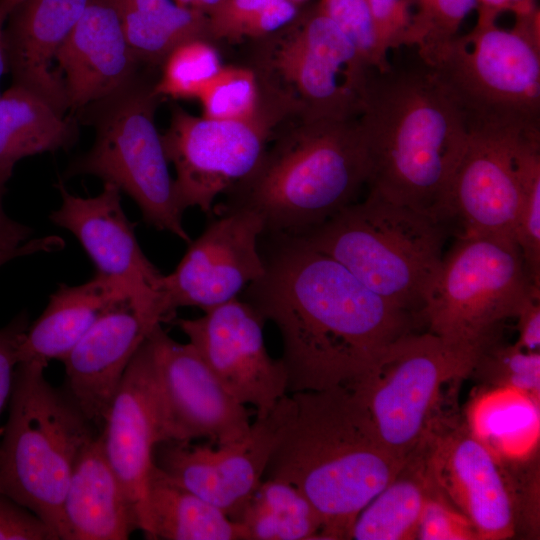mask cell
Listing matches in <instances>:
<instances>
[{"mask_svg": "<svg viewBox=\"0 0 540 540\" xmlns=\"http://www.w3.org/2000/svg\"><path fill=\"white\" fill-rule=\"evenodd\" d=\"M267 238L264 274L242 293L278 328L288 393L350 387L417 318L293 236Z\"/></svg>", "mask_w": 540, "mask_h": 540, "instance_id": "1", "label": "cell"}, {"mask_svg": "<svg viewBox=\"0 0 540 540\" xmlns=\"http://www.w3.org/2000/svg\"><path fill=\"white\" fill-rule=\"evenodd\" d=\"M358 121L368 159L367 188L447 222L448 189L469 127L433 71L423 63L371 69Z\"/></svg>", "mask_w": 540, "mask_h": 540, "instance_id": "2", "label": "cell"}, {"mask_svg": "<svg viewBox=\"0 0 540 540\" xmlns=\"http://www.w3.org/2000/svg\"><path fill=\"white\" fill-rule=\"evenodd\" d=\"M295 413L263 479L294 485L319 513L320 539H350L361 510L398 474L406 459L380 441L349 387L291 394Z\"/></svg>", "mask_w": 540, "mask_h": 540, "instance_id": "3", "label": "cell"}, {"mask_svg": "<svg viewBox=\"0 0 540 540\" xmlns=\"http://www.w3.org/2000/svg\"><path fill=\"white\" fill-rule=\"evenodd\" d=\"M368 174L358 117L290 116L255 170L214 209H249L262 218L263 234L299 236L357 201Z\"/></svg>", "mask_w": 540, "mask_h": 540, "instance_id": "4", "label": "cell"}, {"mask_svg": "<svg viewBox=\"0 0 540 540\" xmlns=\"http://www.w3.org/2000/svg\"><path fill=\"white\" fill-rule=\"evenodd\" d=\"M293 237L418 319L442 263L446 229L444 221L368 189L363 200Z\"/></svg>", "mask_w": 540, "mask_h": 540, "instance_id": "5", "label": "cell"}, {"mask_svg": "<svg viewBox=\"0 0 540 540\" xmlns=\"http://www.w3.org/2000/svg\"><path fill=\"white\" fill-rule=\"evenodd\" d=\"M47 366L19 363L0 436V494L26 507L59 537L61 510L75 463L97 436Z\"/></svg>", "mask_w": 540, "mask_h": 540, "instance_id": "6", "label": "cell"}, {"mask_svg": "<svg viewBox=\"0 0 540 540\" xmlns=\"http://www.w3.org/2000/svg\"><path fill=\"white\" fill-rule=\"evenodd\" d=\"M507 30L477 18L429 68L463 111L468 126L540 133V12L515 16ZM428 67V66H427Z\"/></svg>", "mask_w": 540, "mask_h": 540, "instance_id": "7", "label": "cell"}, {"mask_svg": "<svg viewBox=\"0 0 540 540\" xmlns=\"http://www.w3.org/2000/svg\"><path fill=\"white\" fill-rule=\"evenodd\" d=\"M256 41L263 101L285 117H359L373 68L318 3Z\"/></svg>", "mask_w": 540, "mask_h": 540, "instance_id": "8", "label": "cell"}, {"mask_svg": "<svg viewBox=\"0 0 540 540\" xmlns=\"http://www.w3.org/2000/svg\"><path fill=\"white\" fill-rule=\"evenodd\" d=\"M154 86V85H153ZM136 76L114 95L94 104L95 141L66 175H93L126 193L144 221L189 243L162 136L155 124L159 97Z\"/></svg>", "mask_w": 540, "mask_h": 540, "instance_id": "9", "label": "cell"}, {"mask_svg": "<svg viewBox=\"0 0 540 540\" xmlns=\"http://www.w3.org/2000/svg\"><path fill=\"white\" fill-rule=\"evenodd\" d=\"M532 284L515 239L459 234L443 255L422 318L436 335L483 346L515 318Z\"/></svg>", "mask_w": 540, "mask_h": 540, "instance_id": "10", "label": "cell"}, {"mask_svg": "<svg viewBox=\"0 0 540 540\" xmlns=\"http://www.w3.org/2000/svg\"><path fill=\"white\" fill-rule=\"evenodd\" d=\"M481 348L430 331H411L389 344L371 370L349 387L389 451L407 459L416 449L432 428L441 387L472 373Z\"/></svg>", "mask_w": 540, "mask_h": 540, "instance_id": "11", "label": "cell"}, {"mask_svg": "<svg viewBox=\"0 0 540 540\" xmlns=\"http://www.w3.org/2000/svg\"><path fill=\"white\" fill-rule=\"evenodd\" d=\"M251 120H218L173 106L161 134L172 163L178 200L184 211L198 208L209 217L216 199L247 178L259 164L275 128L284 118L265 104Z\"/></svg>", "mask_w": 540, "mask_h": 540, "instance_id": "12", "label": "cell"}, {"mask_svg": "<svg viewBox=\"0 0 540 540\" xmlns=\"http://www.w3.org/2000/svg\"><path fill=\"white\" fill-rule=\"evenodd\" d=\"M212 219L174 271L163 275L159 309L162 321L180 307L204 312L238 298L265 271L260 251L264 222L245 208L214 209Z\"/></svg>", "mask_w": 540, "mask_h": 540, "instance_id": "13", "label": "cell"}, {"mask_svg": "<svg viewBox=\"0 0 540 540\" xmlns=\"http://www.w3.org/2000/svg\"><path fill=\"white\" fill-rule=\"evenodd\" d=\"M295 400L285 395L265 417H256L242 439L211 443H159L153 462L177 483L237 522L261 484L268 462L295 413Z\"/></svg>", "mask_w": 540, "mask_h": 540, "instance_id": "14", "label": "cell"}, {"mask_svg": "<svg viewBox=\"0 0 540 540\" xmlns=\"http://www.w3.org/2000/svg\"><path fill=\"white\" fill-rule=\"evenodd\" d=\"M266 321L239 298L211 308L193 319H176L203 361L241 404L265 417L288 393L282 359L272 358L265 345Z\"/></svg>", "mask_w": 540, "mask_h": 540, "instance_id": "15", "label": "cell"}, {"mask_svg": "<svg viewBox=\"0 0 540 540\" xmlns=\"http://www.w3.org/2000/svg\"><path fill=\"white\" fill-rule=\"evenodd\" d=\"M164 414L166 441L206 438L221 446L244 438L251 423L245 405L220 383L188 342L172 339L161 324L148 334Z\"/></svg>", "mask_w": 540, "mask_h": 540, "instance_id": "16", "label": "cell"}, {"mask_svg": "<svg viewBox=\"0 0 540 540\" xmlns=\"http://www.w3.org/2000/svg\"><path fill=\"white\" fill-rule=\"evenodd\" d=\"M462 157L447 194V214L459 234L501 235L513 239L521 200L519 154L540 133L503 126H468Z\"/></svg>", "mask_w": 540, "mask_h": 540, "instance_id": "17", "label": "cell"}, {"mask_svg": "<svg viewBox=\"0 0 540 540\" xmlns=\"http://www.w3.org/2000/svg\"><path fill=\"white\" fill-rule=\"evenodd\" d=\"M56 187L61 205L50 214L52 223L75 236L93 262L95 274L120 285L145 316L161 324L163 274L138 244L121 205V191L104 183L98 195L85 198L70 193L61 182Z\"/></svg>", "mask_w": 540, "mask_h": 540, "instance_id": "18", "label": "cell"}, {"mask_svg": "<svg viewBox=\"0 0 540 540\" xmlns=\"http://www.w3.org/2000/svg\"><path fill=\"white\" fill-rule=\"evenodd\" d=\"M437 489L471 523L478 539L502 540L515 530L514 508L496 456L468 428L424 438Z\"/></svg>", "mask_w": 540, "mask_h": 540, "instance_id": "19", "label": "cell"}, {"mask_svg": "<svg viewBox=\"0 0 540 540\" xmlns=\"http://www.w3.org/2000/svg\"><path fill=\"white\" fill-rule=\"evenodd\" d=\"M105 456L139 522L155 447L166 441L164 414L148 337L128 365L103 421Z\"/></svg>", "mask_w": 540, "mask_h": 540, "instance_id": "20", "label": "cell"}, {"mask_svg": "<svg viewBox=\"0 0 540 540\" xmlns=\"http://www.w3.org/2000/svg\"><path fill=\"white\" fill-rule=\"evenodd\" d=\"M156 325L130 298H122L61 361L66 392L92 423L103 424L128 365Z\"/></svg>", "mask_w": 540, "mask_h": 540, "instance_id": "21", "label": "cell"}, {"mask_svg": "<svg viewBox=\"0 0 540 540\" xmlns=\"http://www.w3.org/2000/svg\"><path fill=\"white\" fill-rule=\"evenodd\" d=\"M138 63L113 0H89L55 59L69 110H83L123 89Z\"/></svg>", "mask_w": 540, "mask_h": 540, "instance_id": "22", "label": "cell"}, {"mask_svg": "<svg viewBox=\"0 0 540 540\" xmlns=\"http://www.w3.org/2000/svg\"><path fill=\"white\" fill-rule=\"evenodd\" d=\"M88 1L22 0L5 27L6 69L12 84L40 95L63 115L69 107L53 67Z\"/></svg>", "mask_w": 540, "mask_h": 540, "instance_id": "23", "label": "cell"}, {"mask_svg": "<svg viewBox=\"0 0 540 540\" xmlns=\"http://www.w3.org/2000/svg\"><path fill=\"white\" fill-rule=\"evenodd\" d=\"M138 513L107 460L100 435L78 457L64 496L60 540H126Z\"/></svg>", "mask_w": 540, "mask_h": 540, "instance_id": "24", "label": "cell"}, {"mask_svg": "<svg viewBox=\"0 0 540 540\" xmlns=\"http://www.w3.org/2000/svg\"><path fill=\"white\" fill-rule=\"evenodd\" d=\"M125 297L130 298L120 285L97 274L83 284H61L28 326L18 347V364L62 361L101 314Z\"/></svg>", "mask_w": 540, "mask_h": 540, "instance_id": "25", "label": "cell"}, {"mask_svg": "<svg viewBox=\"0 0 540 540\" xmlns=\"http://www.w3.org/2000/svg\"><path fill=\"white\" fill-rule=\"evenodd\" d=\"M140 530L153 540H248L241 524L152 464Z\"/></svg>", "mask_w": 540, "mask_h": 540, "instance_id": "26", "label": "cell"}, {"mask_svg": "<svg viewBox=\"0 0 540 540\" xmlns=\"http://www.w3.org/2000/svg\"><path fill=\"white\" fill-rule=\"evenodd\" d=\"M77 123L35 92L12 84L0 94V178L8 181L26 157L69 148Z\"/></svg>", "mask_w": 540, "mask_h": 540, "instance_id": "27", "label": "cell"}, {"mask_svg": "<svg viewBox=\"0 0 540 540\" xmlns=\"http://www.w3.org/2000/svg\"><path fill=\"white\" fill-rule=\"evenodd\" d=\"M434 487L423 440L394 479L358 514L350 539H416L424 506Z\"/></svg>", "mask_w": 540, "mask_h": 540, "instance_id": "28", "label": "cell"}, {"mask_svg": "<svg viewBox=\"0 0 540 540\" xmlns=\"http://www.w3.org/2000/svg\"><path fill=\"white\" fill-rule=\"evenodd\" d=\"M538 403V398L524 391L496 386L471 405L468 429L495 456L522 459L538 442Z\"/></svg>", "mask_w": 540, "mask_h": 540, "instance_id": "29", "label": "cell"}, {"mask_svg": "<svg viewBox=\"0 0 540 540\" xmlns=\"http://www.w3.org/2000/svg\"><path fill=\"white\" fill-rule=\"evenodd\" d=\"M126 40L137 60L161 63L178 44L209 40L208 16L173 0H113Z\"/></svg>", "mask_w": 540, "mask_h": 540, "instance_id": "30", "label": "cell"}, {"mask_svg": "<svg viewBox=\"0 0 540 540\" xmlns=\"http://www.w3.org/2000/svg\"><path fill=\"white\" fill-rule=\"evenodd\" d=\"M237 522L248 540L320 539L322 519L308 499L292 484L263 479Z\"/></svg>", "mask_w": 540, "mask_h": 540, "instance_id": "31", "label": "cell"}, {"mask_svg": "<svg viewBox=\"0 0 540 540\" xmlns=\"http://www.w3.org/2000/svg\"><path fill=\"white\" fill-rule=\"evenodd\" d=\"M298 15L290 0H227L208 16L212 40H259L289 24Z\"/></svg>", "mask_w": 540, "mask_h": 540, "instance_id": "32", "label": "cell"}, {"mask_svg": "<svg viewBox=\"0 0 540 540\" xmlns=\"http://www.w3.org/2000/svg\"><path fill=\"white\" fill-rule=\"evenodd\" d=\"M161 64L154 93L159 98L174 100L197 99L223 66L217 49L207 38H192L178 44Z\"/></svg>", "mask_w": 540, "mask_h": 540, "instance_id": "33", "label": "cell"}, {"mask_svg": "<svg viewBox=\"0 0 540 540\" xmlns=\"http://www.w3.org/2000/svg\"><path fill=\"white\" fill-rule=\"evenodd\" d=\"M412 19L406 46L416 47L421 62L431 66L442 50L458 35L476 0H412Z\"/></svg>", "mask_w": 540, "mask_h": 540, "instance_id": "34", "label": "cell"}, {"mask_svg": "<svg viewBox=\"0 0 540 540\" xmlns=\"http://www.w3.org/2000/svg\"><path fill=\"white\" fill-rule=\"evenodd\" d=\"M197 99L202 116L218 120H251L264 108L257 75L246 66H222Z\"/></svg>", "mask_w": 540, "mask_h": 540, "instance_id": "35", "label": "cell"}, {"mask_svg": "<svg viewBox=\"0 0 540 540\" xmlns=\"http://www.w3.org/2000/svg\"><path fill=\"white\" fill-rule=\"evenodd\" d=\"M521 200L514 233L530 279L540 285V137L527 139L519 154Z\"/></svg>", "mask_w": 540, "mask_h": 540, "instance_id": "36", "label": "cell"}, {"mask_svg": "<svg viewBox=\"0 0 540 540\" xmlns=\"http://www.w3.org/2000/svg\"><path fill=\"white\" fill-rule=\"evenodd\" d=\"M495 386L524 391L539 399L540 354L514 345H496V339L480 349L472 369Z\"/></svg>", "mask_w": 540, "mask_h": 540, "instance_id": "37", "label": "cell"}, {"mask_svg": "<svg viewBox=\"0 0 540 540\" xmlns=\"http://www.w3.org/2000/svg\"><path fill=\"white\" fill-rule=\"evenodd\" d=\"M318 4L353 42L369 67L378 71L391 67L379 49L367 0H319Z\"/></svg>", "mask_w": 540, "mask_h": 540, "instance_id": "38", "label": "cell"}, {"mask_svg": "<svg viewBox=\"0 0 540 540\" xmlns=\"http://www.w3.org/2000/svg\"><path fill=\"white\" fill-rule=\"evenodd\" d=\"M416 539L475 540L477 535L467 518L435 486L424 506Z\"/></svg>", "mask_w": 540, "mask_h": 540, "instance_id": "39", "label": "cell"}, {"mask_svg": "<svg viewBox=\"0 0 540 540\" xmlns=\"http://www.w3.org/2000/svg\"><path fill=\"white\" fill-rule=\"evenodd\" d=\"M381 53L405 45L412 19V0H367Z\"/></svg>", "mask_w": 540, "mask_h": 540, "instance_id": "40", "label": "cell"}, {"mask_svg": "<svg viewBox=\"0 0 540 540\" xmlns=\"http://www.w3.org/2000/svg\"><path fill=\"white\" fill-rule=\"evenodd\" d=\"M0 540H59L36 514L0 494Z\"/></svg>", "mask_w": 540, "mask_h": 540, "instance_id": "41", "label": "cell"}, {"mask_svg": "<svg viewBox=\"0 0 540 540\" xmlns=\"http://www.w3.org/2000/svg\"><path fill=\"white\" fill-rule=\"evenodd\" d=\"M28 326V315L21 312L0 328V418L9 403L18 365L17 351Z\"/></svg>", "mask_w": 540, "mask_h": 540, "instance_id": "42", "label": "cell"}, {"mask_svg": "<svg viewBox=\"0 0 540 540\" xmlns=\"http://www.w3.org/2000/svg\"><path fill=\"white\" fill-rule=\"evenodd\" d=\"M519 348L539 352L540 348V285L532 284L524 297L517 314Z\"/></svg>", "mask_w": 540, "mask_h": 540, "instance_id": "43", "label": "cell"}, {"mask_svg": "<svg viewBox=\"0 0 540 540\" xmlns=\"http://www.w3.org/2000/svg\"><path fill=\"white\" fill-rule=\"evenodd\" d=\"M7 182L0 178V251L13 250L30 239L33 230L11 219L3 208V195Z\"/></svg>", "mask_w": 540, "mask_h": 540, "instance_id": "44", "label": "cell"}, {"mask_svg": "<svg viewBox=\"0 0 540 540\" xmlns=\"http://www.w3.org/2000/svg\"><path fill=\"white\" fill-rule=\"evenodd\" d=\"M477 18L497 20L502 12H512L515 16L534 12L538 6L535 0H476Z\"/></svg>", "mask_w": 540, "mask_h": 540, "instance_id": "45", "label": "cell"}, {"mask_svg": "<svg viewBox=\"0 0 540 540\" xmlns=\"http://www.w3.org/2000/svg\"><path fill=\"white\" fill-rule=\"evenodd\" d=\"M63 246L64 242L58 236H46L36 239H29L16 249L0 251V267L18 257L40 252H53L59 250Z\"/></svg>", "mask_w": 540, "mask_h": 540, "instance_id": "46", "label": "cell"}, {"mask_svg": "<svg viewBox=\"0 0 540 540\" xmlns=\"http://www.w3.org/2000/svg\"><path fill=\"white\" fill-rule=\"evenodd\" d=\"M21 2L22 0H0V78L7 71L4 38L5 27L11 13Z\"/></svg>", "mask_w": 540, "mask_h": 540, "instance_id": "47", "label": "cell"}, {"mask_svg": "<svg viewBox=\"0 0 540 540\" xmlns=\"http://www.w3.org/2000/svg\"><path fill=\"white\" fill-rule=\"evenodd\" d=\"M177 4L209 16L227 0H173Z\"/></svg>", "mask_w": 540, "mask_h": 540, "instance_id": "48", "label": "cell"}, {"mask_svg": "<svg viewBox=\"0 0 540 540\" xmlns=\"http://www.w3.org/2000/svg\"><path fill=\"white\" fill-rule=\"evenodd\" d=\"M290 1H292L293 3L299 5L300 3H302V2H304L306 0H290Z\"/></svg>", "mask_w": 540, "mask_h": 540, "instance_id": "49", "label": "cell"}]
</instances>
